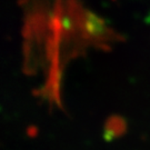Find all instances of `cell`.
<instances>
[{"instance_id":"cell-1","label":"cell","mask_w":150,"mask_h":150,"mask_svg":"<svg viewBox=\"0 0 150 150\" xmlns=\"http://www.w3.org/2000/svg\"><path fill=\"white\" fill-rule=\"evenodd\" d=\"M126 130V123L119 117H112L106 125V138L118 137Z\"/></svg>"}]
</instances>
